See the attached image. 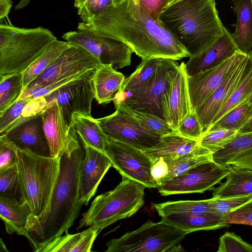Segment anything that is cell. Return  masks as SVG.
I'll return each instance as SVG.
<instances>
[{
	"label": "cell",
	"mask_w": 252,
	"mask_h": 252,
	"mask_svg": "<svg viewBox=\"0 0 252 252\" xmlns=\"http://www.w3.org/2000/svg\"><path fill=\"white\" fill-rule=\"evenodd\" d=\"M84 23L92 32L123 42L142 59L189 57L168 30L131 0L111 6Z\"/></svg>",
	"instance_id": "1"
},
{
	"label": "cell",
	"mask_w": 252,
	"mask_h": 252,
	"mask_svg": "<svg viewBox=\"0 0 252 252\" xmlns=\"http://www.w3.org/2000/svg\"><path fill=\"white\" fill-rule=\"evenodd\" d=\"M84 155L82 142L73 152L61 156L59 179L46 211L40 217L29 216L27 238L34 252L67 232L79 215L84 205L79 198V180Z\"/></svg>",
	"instance_id": "2"
},
{
	"label": "cell",
	"mask_w": 252,
	"mask_h": 252,
	"mask_svg": "<svg viewBox=\"0 0 252 252\" xmlns=\"http://www.w3.org/2000/svg\"><path fill=\"white\" fill-rule=\"evenodd\" d=\"M158 21L184 46L189 57L213 45L224 28L216 0H176L164 8Z\"/></svg>",
	"instance_id": "3"
},
{
	"label": "cell",
	"mask_w": 252,
	"mask_h": 252,
	"mask_svg": "<svg viewBox=\"0 0 252 252\" xmlns=\"http://www.w3.org/2000/svg\"><path fill=\"white\" fill-rule=\"evenodd\" d=\"M48 29L0 24V78L23 73L54 41Z\"/></svg>",
	"instance_id": "4"
},
{
	"label": "cell",
	"mask_w": 252,
	"mask_h": 252,
	"mask_svg": "<svg viewBox=\"0 0 252 252\" xmlns=\"http://www.w3.org/2000/svg\"><path fill=\"white\" fill-rule=\"evenodd\" d=\"M19 176L31 216L40 217L46 211L58 182L60 158L44 157L17 148Z\"/></svg>",
	"instance_id": "5"
},
{
	"label": "cell",
	"mask_w": 252,
	"mask_h": 252,
	"mask_svg": "<svg viewBox=\"0 0 252 252\" xmlns=\"http://www.w3.org/2000/svg\"><path fill=\"white\" fill-rule=\"evenodd\" d=\"M146 187L126 178L113 189L97 196L83 215L77 228L93 226L100 232L116 221L129 218L144 203Z\"/></svg>",
	"instance_id": "6"
},
{
	"label": "cell",
	"mask_w": 252,
	"mask_h": 252,
	"mask_svg": "<svg viewBox=\"0 0 252 252\" xmlns=\"http://www.w3.org/2000/svg\"><path fill=\"white\" fill-rule=\"evenodd\" d=\"M187 233L161 220H148L139 228L107 243L106 252H164L184 251L179 244Z\"/></svg>",
	"instance_id": "7"
},
{
	"label": "cell",
	"mask_w": 252,
	"mask_h": 252,
	"mask_svg": "<svg viewBox=\"0 0 252 252\" xmlns=\"http://www.w3.org/2000/svg\"><path fill=\"white\" fill-rule=\"evenodd\" d=\"M101 64L98 59L84 48L69 42V45L23 92L75 77L96 69Z\"/></svg>",
	"instance_id": "8"
},
{
	"label": "cell",
	"mask_w": 252,
	"mask_h": 252,
	"mask_svg": "<svg viewBox=\"0 0 252 252\" xmlns=\"http://www.w3.org/2000/svg\"><path fill=\"white\" fill-rule=\"evenodd\" d=\"M104 145L105 154L123 178L139 182L146 188H157L151 173L153 162L144 151L106 135Z\"/></svg>",
	"instance_id": "9"
},
{
	"label": "cell",
	"mask_w": 252,
	"mask_h": 252,
	"mask_svg": "<svg viewBox=\"0 0 252 252\" xmlns=\"http://www.w3.org/2000/svg\"><path fill=\"white\" fill-rule=\"evenodd\" d=\"M95 70L83 73L53 92L46 98L45 108L56 101L66 122L73 127L75 114L92 117V103L95 96L93 80Z\"/></svg>",
	"instance_id": "10"
},
{
	"label": "cell",
	"mask_w": 252,
	"mask_h": 252,
	"mask_svg": "<svg viewBox=\"0 0 252 252\" xmlns=\"http://www.w3.org/2000/svg\"><path fill=\"white\" fill-rule=\"evenodd\" d=\"M228 166L213 160L199 164L183 174L170 179L157 187L163 196L192 193H203L212 190L229 174Z\"/></svg>",
	"instance_id": "11"
},
{
	"label": "cell",
	"mask_w": 252,
	"mask_h": 252,
	"mask_svg": "<svg viewBox=\"0 0 252 252\" xmlns=\"http://www.w3.org/2000/svg\"><path fill=\"white\" fill-rule=\"evenodd\" d=\"M179 65L176 60L160 58L156 73L151 80L140 91L114 104H120L163 119L161 108L162 97Z\"/></svg>",
	"instance_id": "12"
},
{
	"label": "cell",
	"mask_w": 252,
	"mask_h": 252,
	"mask_svg": "<svg viewBox=\"0 0 252 252\" xmlns=\"http://www.w3.org/2000/svg\"><path fill=\"white\" fill-rule=\"evenodd\" d=\"M115 107L113 114L97 119L107 137L143 151L158 142L160 137L144 128L129 112L120 106Z\"/></svg>",
	"instance_id": "13"
},
{
	"label": "cell",
	"mask_w": 252,
	"mask_h": 252,
	"mask_svg": "<svg viewBox=\"0 0 252 252\" xmlns=\"http://www.w3.org/2000/svg\"><path fill=\"white\" fill-rule=\"evenodd\" d=\"M41 114L50 157L60 158L64 153H71L80 146L81 140L74 127L66 122L56 101L47 106Z\"/></svg>",
	"instance_id": "14"
},
{
	"label": "cell",
	"mask_w": 252,
	"mask_h": 252,
	"mask_svg": "<svg viewBox=\"0 0 252 252\" xmlns=\"http://www.w3.org/2000/svg\"><path fill=\"white\" fill-rule=\"evenodd\" d=\"M247 56L238 51L218 65L188 76L189 93L192 110L200 105L222 84Z\"/></svg>",
	"instance_id": "15"
},
{
	"label": "cell",
	"mask_w": 252,
	"mask_h": 252,
	"mask_svg": "<svg viewBox=\"0 0 252 252\" xmlns=\"http://www.w3.org/2000/svg\"><path fill=\"white\" fill-rule=\"evenodd\" d=\"M188 76L186 63L182 62L161 99L163 119L174 132L182 120L192 110Z\"/></svg>",
	"instance_id": "16"
},
{
	"label": "cell",
	"mask_w": 252,
	"mask_h": 252,
	"mask_svg": "<svg viewBox=\"0 0 252 252\" xmlns=\"http://www.w3.org/2000/svg\"><path fill=\"white\" fill-rule=\"evenodd\" d=\"M252 69V60L247 55L227 78L194 111L203 129L212 125L214 119Z\"/></svg>",
	"instance_id": "17"
},
{
	"label": "cell",
	"mask_w": 252,
	"mask_h": 252,
	"mask_svg": "<svg viewBox=\"0 0 252 252\" xmlns=\"http://www.w3.org/2000/svg\"><path fill=\"white\" fill-rule=\"evenodd\" d=\"M85 155L79 180V198L87 205L95 195L98 186L112 163L105 153L83 142Z\"/></svg>",
	"instance_id": "18"
},
{
	"label": "cell",
	"mask_w": 252,
	"mask_h": 252,
	"mask_svg": "<svg viewBox=\"0 0 252 252\" xmlns=\"http://www.w3.org/2000/svg\"><path fill=\"white\" fill-rule=\"evenodd\" d=\"M0 135L21 150L50 157V148L43 127L41 113L26 119Z\"/></svg>",
	"instance_id": "19"
},
{
	"label": "cell",
	"mask_w": 252,
	"mask_h": 252,
	"mask_svg": "<svg viewBox=\"0 0 252 252\" xmlns=\"http://www.w3.org/2000/svg\"><path fill=\"white\" fill-rule=\"evenodd\" d=\"M239 51L230 32L224 27L223 33L204 51L189 57L186 67L188 76L215 67Z\"/></svg>",
	"instance_id": "20"
},
{
	"label": "cell",
	"mask_w": 252,
	"mask_h": 252,
	"mask_svg": "<svg viewBox=\"0 0 252 252\" xmlns=\"http://www.w3.org/2000/svg\"><path fill=\"white\" fill-rule=\"evenodd\" d=\"M46 106V99L44 97L18 98L0 114V134L26 119L41 113Z\"/></svg>",
	"instance_id": "21"
},
{
	"label": "cell",
	"mask_w": 252,
	"mask_h": 252,
	"mask_svg": "<svg viewBox=\"0 0 252 252\" xmlns=\"http://www.w3.org/2000/svg\"><path fill=\"white\" fill-rule=\"evenodd\" d=\"M31 209L27 201L0 196V217L9 234L16 233L28 237L27 226Z\"/></svg>",
	"instance_id": "22"
},
{
	"label": "cell",
	"mask_w": 252,
	"mask_h": 252,
	"mask_svg": "<svg viewBox=\"0 0 252 252\" xmlns=\"http://www.w3.org/2000/svg\"><path fill=\"white\" fill-rule=\"evenodd\" d=\"M230 172L225 182L212 189V198L222 199L252 194V170L228 165Z\"/></svg>",
	"instance_id": "23"
},
{
	"label": "cell",
	"mask_w": 252,
	"mask_h": 252,
	"mask_svg": "<svg viewBox=\"0 0 252 252\" xmlns=\"http://www.w3.org/2000/svg\"><path fill=\"white\" fill-rule=\"evenodd\" d=\"M99 232V229L93 226L75 234L66 232L48 243L38 252H90Z\"/></svg>",
	"instance_id": "24"
},
{
	"label": "cell",
	"mask_w": 252,
	"mask_h": 252,
	"mask_svg": "<svg viewBox=\"0 0 252 252\" xmlns=\"http://www.w3.org/2000/svg\"><path fill=\"white\" fill-rule=\"evenodd\" d=\"M223 215L213 212L192 215H170L161 217V220L189 233L199 230H210L228 227L223 222Z\"/></svg>",
	"instance_id": "25"
},
{
	"label": "cell",
	"mask_w": 252,
	"mask_h": 252,
	"mask_svg": "<svg viewBox=\"0 0 252 252\" xmlns=\"http://www.w3.org/2000/svg\"><path fill=\"white\" fill-rule=\"evenodd\" d=\"M199 144L198 140L186 138L173 132L161 136L156 145L144 151L153 162L159 158H176L191 151Z\"/></svg>",
	"instance_id": "26"
},
{
	"label": "cell",
	"mask_w": 252,
	"mask_h": 252,
	"mask_svg": "<svg viewBox=\"0 0 252 252\" xmlns=\"http://www.w3.org/2000/svg\"><path fill=\"white\" fill-rule=\"evenodd\" d=\"M232 2L237 22L231 36L239 51L248 55L252 49V0H232Z\"/></svg>",
	"instance_id": "27"
},
{
	"label": "cell",
	"mask_w": 252,
	"mask_h": 252,
	"mask_svg": "<svg viewBox=\"0 0 252 252\" xmlns=\"http://www.w3.org/2000/svg\"><path fill=\"white\" fill-rule=\"evenodd\" d=\"M125 76L111 64H101L94 71L93 80L95 98L99 104L108 103L122 86Z\"/></svg>",
	"instance_id": "28"
},
{
	"label": "cell",
	"mask_w": 252,
	"mask_h": 252,
	"mask_svg": "<svg viewBox=\"0 0 252 252\" xmlns=\"http://www.w3.org/2000/svg\"><path fill=\"white\" fill-rule=\"evenodd\" d=\"M73 120V127L81 141L104 153L105 135L97 120L92 117L75 114Z\"/></svg>",
	"instance_id": "29"
},
{
	"label": "cell",
	"mask_w": 252,
	"mask_h": 252,
	"mask_svg": "<svg viewBox=\"0 0 252 252\" xmlns=\"http://www.w3.org/2000/svg\"><path fill=\"white\" fill-rule=\"evenodd\" d=\"M164 159L168 164L169 172L163 183L199 164L213 160V157L209 150L199 144L191 151L176 158Z\"/></svg>",
	"instance_id": "30"
},
{
	"label": "cell",
	"mask_w": 252,
	"mask_h": 252,
	"mask_svg": "<svg viewBox=\"0 0 252 252\" xmlns=\"http://www.w3.org/2000/svg\"><path fill=\"white\" fill-rule=\"evenodd\" d=\"M160 58L142 59L135 71L126 78L119 93L128 92L127 96L145 87L154 77Z\"/></svg>",
	"instance_id": "31"
},
{
	"label": "cell",
	"mask_w": 252,
	"mask_h": 252,
	"mask_svg": "<svg viewBox=\"0 0 252 252\" xmlns=\"http://www.w3.org/2000/svg\"><path fill=\"white\" fill-rule=\"evenodd\" d=\"M210 200L171 201L153 205L161 217L170 215H192L211 212L208 205Z\"/></svg>",
	"instance_id": "32"
},
{
	"label": "cell",
	"mask_w": 252,
	"mask_h": 252,
	"mask_svg": "<svg viewBox=\"0 0 252 252\" xmlns=\"http://www.w3.org/2000/svg\"><path fill=\"white\" fill-rule=\"evenodd\" d=\"M69 45V42L55 40L23 72L24 90Z\"/></svg>",
	"instance_id": "33"
},
{
	"label": "cell",
	"mask_w": 252,
	"mask_h": 252,
	"mask_svg": "<svg viewBox=\"0 0 252 252\" xmlns=\"http://www.w3.org/2000/svg\"><path fill=\"white\" fill-rule=\"evenodd\" d=\"M252 116V104L244 101L229 111L205 131L220 128L238 131Z\"/></svg>",
	"instance_id": "34"
},
{
	"label": "cell",
	"mask_w": 252,
	"mask_h": 252,
	"mask_svg": "<svg viewBox=\"0 0 252 252\" xmlns=\"http://www.w3.org/2000/svg\"><path fill=\"white\" fill-rule=\"evenodd\" d=\"M23 90V73L0 78V114L19 98Z\"/></svg>",
	"instance_id": "35"
},
{
	"label": "cell",
	"mask_w": 252,
	"mask_h": 252,
	"mask_svg": "<svg viewBox=\"0 0 252 252\" xmlns=\"http://www.w3.org/2000/svg\"><path fill=\"white\" fill-rule=\"evenodd\" d=\"M252 149V132L238 134L236 137L221 150L212 154L216 163L227 166L237 155Z\"/></svg>",
	"instance_id": "36"
},
{
	"label": "cell",
	"mask_w": 252,
	"mask_h": 252,
	"mask_svg": "<svg viewBox=\"0 0 252 252\" xmlns=\"http://www.w3.org/2000/svg\"><path fill=\"white\" fill-rule=\"evenodd\" d=\"M0 196L23 203L26 201L23 194L17 164L0 169Z\"/></svg>",
	"instance_id": "37"
},
{
	"label": "cell",
	"mask_w": 252,
	"mask_h": 252,
	"mask_svg": "<svg viewBox=\"0 0 252 252\" xmlns=\"http://www.w3.org/2000/svg\"><path fill=\"white\" fill-rule=\"evenodd\" d=\"M115 106H120L131 114L147 130L152 134L161 136L174 132L165 121L151 114L142 112L129 108L120 104H115Z\"/></svg>",
	"instance_id": "38"
},
{
	"label": "cell",
	"mask_w": 252,
	"mask_h": 252,
	"mask_svg": "<svg viewBox=\"0 0 252 252\" xmlns=\"http://www.w3.org/2000/svg\"><path fill=\"white\" fill-rule=\"evenodd\" d=\"M237 134V130L225 128L209 130L203 132L199 143L213 154L223 149Z\"/></svg>",
	"instance_id": "39"
},
{
	"label": "cell",
	"mask_w": 252,
	"mask_h": 252,
	"mask_svg": "<svg viewBox=\"0 0 252 252\" xmlns=\"http://www.w3.org/2000/svg\"><path fill=\"white\" fill-rule=\"evenodd\" d=\"M247 101L252 104V69L240 86L231 94L227 102L214 119V124L224 114L238 104Z\"/></svg>",
	"instance_id": "40"
},
{
	"label": "cell",
	"mask_w": 252,
	"mask_h": 252,
	"mask_svg": "<svg viewBox=\"0 0 252 252\" xmlns=\"http://www.w3.org/2000/svg\"><path fill=\"white\" fill-rule=\"evenodd\" d=\"M250 202H252V194L222 199L212 197L208 205L211 212L224 216Z\"/></svg>",
	"instance_id": "41"
},
{
	"label": "cell",
	"mask_w": 252,
	"mask_h": 252,
	"mask_svg": "<svg viewBox=\"0 0 252 252\" xmlns=\"http://www.w3.org/2000/svg\"><path fill=\"white\" fill-rule=\"evenodd\" d=\"M203 131L195 112L192 110L182 120L175 132L186 138L199 141Z\"/></svg>",
	"instance_id": "42"
},
{
	"label": "cell",
	"mask_w": 252,
	"mask_h": 252,
	"mask_svg": "<svg viewBox=\"0 0 252 252\" xmlns=\"http://www.w3.org/2000/svg\"><path fill=\"white\" fill-rule=\"evenodd\" d=\"M218 252H252V245L233 232H226L219 239Z\"/></svg>",
	"instance_id": "43"
},
{
	"label": "cell",
	"mask_w": 252,
	"mask_h": 252,
	"mask_svg": "<svg viewBox=\"0 0 252 252\" xmlns=\"http://www.w3.org/2000/svg\"><path fill=\"white\" fill-rule=\"evenodd\" d=\"M17 148L3 135L0 136V169L12 167L17 163Z\"/></svg>",
	"instance_id": "44"
},
{
	"label": "cell",
	"mask_w": 252,
	"mask_h": 252,
	"mask_svg": "<svg viewBox=\"0 0 252 252\" xmlns=\"http://www.w3.org/2000/svg\"><path fill=\"white\" fill-rule=\"evenodd\" d=\"M223 221L227 224L252 225V202L223 216Z\"/></svg>",
	"instance_id": "45"
},
{
	"label": "cell",
	"mask_w": 252,
	"mask_h": 252,
	"mask_svg": "<svg viewBox=\"0 0 252 252\" xmlns=\"http://www.w3.org/2000/svg\"><path fill=\"white\" fill-rule=\"evenodd\" d=\"M139 4L153 19H158L164 8L168 5V0H131Z\"/></svg>",
	"instance_id": "46"
},
{
	"label": "cell",
	"mask_w": 252,
	"mask_h": 252,
	"mask_svg": "<svg viewBox=\"0 0 252 252\" xmlns=\"http://www.w3.org/2000/svg\"><path fill=\"white\" fill-rule=\"evenodd\" d=\"M169 172L167 162L162 158L155 160L151 167L152 177L158 187L161 184L167 177Z\"/></svg>",
	"instance_id": "47"
},
{
	"label": "cell",
	"mask_w": 252,
	"mask_h": 252,
	"mask_svg": "<svg viewBox=\"0 0 252 252\" xmlns=\"http://www.w3.org/2000/svg\"><path fill=\"white\" fill-rule=\"evenodd\" d=\"M252 170V149L240 154L227 164Z\"/></svg>",
	"instance_id": "48"
},
{
	"label": "cell",
	"mask_w": 252,
	"mask_h": 252,
	"mask_svg": "<svg viewBox=\"0 0 252 252\" xmlns=\"http://www.w3.org/2000/svg\"><path fill=\"white\" fill-rule=\"evenodd\" d=\"M12 6L11 0H0V20L2 21L6 19H8V15Z\"/></svg>",
	"instance_id": "49"
},
{
	"label": "cell",
	"mask_w": 252,
	"mask_h": 252,
	"mask_svg": "<svg viewBox=\"0 0 252 252\" xmlns=\"http://www.w3.org/2000/svg\"><path fill=\"white\" fill-rule=\"evenodd\" d=\"M252 132V116L247 123L238 131V134H244Z\"/></svg>",
	"instance_id": "50"
},
{
	"label": "cell",
	"mask_w": 252,
	"mask_h": 252,
	"mask_svg": "<svg viewBox=\"0 0 252 252\" xmlns=\"http://www.w3.org/2000/svg\"><path fill=\"white\" fill-rule=\"evenodd\" d=\"M0 249L1 252H7V250L6 249V247H5L4 242H3L2 240L0 239Z\"/></svg>",
	"instance_id": "51"
},
{
	"label": "cell",
	"mask_w": 252,
	"mask_h": 252,
	"mask_svg": "<svg viewBox=\"0 0 252 252\" xmlns=\"http://www.w3.org/2000/svg\"><path fill=\"white\" fill-rule=\"evenodd\" d=\"M125 0H112L114 5H117L123 1H124Z\"/></svg>",
	"instance_id": "52"
},
{
	"label": "cell",
	"mask_w": 252,
	"mask_h": 252,
	"mask_svg": "<svg viewBox=\"0 0 252 252\" xmlns=\"http://www.w3.org/2000/svg\"><path fill=\"white\" fill-rule=\"evenodd\" d=\"M249 58L252 60V49L251 52L247 55Z\"/></svg>",
	"instance_id": "53"
},
{
	"label": "cell",
	"mask_w": 252,
	"mask_h": 252,
	"mask_svg": "<svg viewBox=\"0 0 252 252\" xmlns=\"http://www.w3.org/2000/svg\"><path fill=\"white\" fill-rule=\"evenodd\" d=\"M176 0H168V5L171 3L172 2H173V1H175Z\"/></svg>",
	"instance_id": "54"
},
{
	"label": "cell",
	"mask_w": 252,
	"mask_h": 252,
	"mask_svg": "<svg viewBox=\"0 0 252 252\" xmlns=\"http://www.w3.org/2000/svg\"></svg>",
	"instance_id": "55"
}]
</instances>
